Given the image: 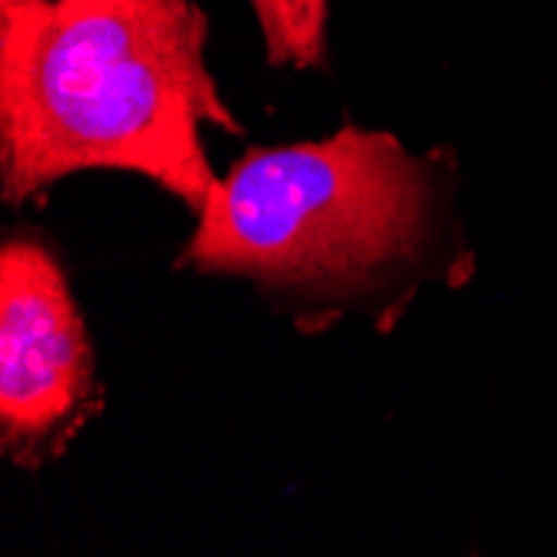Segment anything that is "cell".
Wrapping results in <instances>:
<instances>
[{"mask_svg": "<svg viewBox=\"0 0 557 557\" xmlns=\"http://www.w3.org/2000/svg\"><path fill=\"white\" fill-rule=\"evenodd\" d=\"M200 124L237 131L194 0H44L0 11V171L21 200L90 171H134L205 208Z\"/></svg>", "mask_w": 557, "mask_h": 557, "instance_id": "obj_1", "label": "cell"}, {"mask_svg": "<svg viewBox=\"0 0 557 557\" xmlns=\"http://www.w3.org/2000/svg\"><path fill=\"white\" fill-rule=\"evenodd\" d=\"M250 8L258 14L271 64L294 71L321 64L327 0H250Z\"/></svg>", "mask_w": 557, "mask_h": 557, "instance_id": "obj_4", "label": "cell"}, {"mask_svg": "<svg viewBox=\"0 0 557 557\" xmlns=\"http://www.w3.org/2000/svg\"><path fill=\"white\" fill-rule=\"evenodd\" d=\"M30 4H44V0H0V11H11V8H30Z\"/></svg>", "mask_w": 557, "mask_h": 557, "instance_id": "obj_5", "label": "cell"}, {"mask_svg": "<svg viewBox=\"0 0 557 557\" xmlns=\"http://www.w3.org/2000/svg\"><path fill=\"white\" fill-rule=\"evenodd\" d=\"M434 177L384 131L255 150L218 177L181 264L277 290L347 294L418 261Z\"/></svg>", "mask_w": 557, "mask_h": 557, "instance_id": "obj_2", "label": "cell"}, {"mask_svg": "<svg viewBox=\"0 0 557 557\" xmlns=\"http://www.w3.org/2000/svg\"><path fill=\"white\" fill-rule=\"evenodd\" d=\"M94 404L90 347L58 261L37 240L0 255V444L14 465L50 461Z\"/></svg>", "mask_w": 557, "mask_h": 557, "instance_id": "obj_3", "label": "cell"}]
</instances>
